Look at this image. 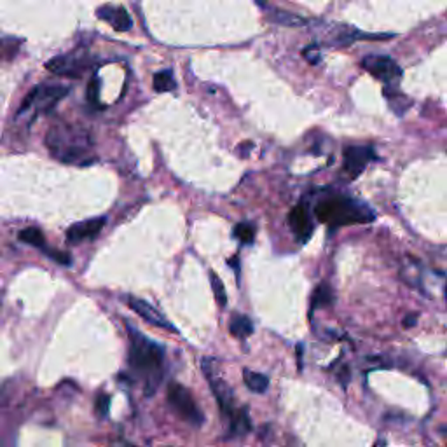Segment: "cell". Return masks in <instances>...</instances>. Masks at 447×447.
I'll return each mask as SVG.
<instances>
[{
	"mask_svg": "<svg viewBox=\"0 0 447 447\" xmlns=\"http://www.w3.org/2000/svg\"><path fill=\"white\" fill-rule=\"evenodd\" d=\"M46 145L67 165H88L93 154V137L79 124H55L46 135Z\"/></svg>",
	"mask_w": 447,
	"mask_h": 447,
	"instance_id": "cell-2",
	"label": "cell"
},
{
	"mask_svg": "<svg viewBox=\"0 0 447 447\" xmlns=\"http://www.w3.org/2000/svg\"><path fill=\"white\" fill-rule=\"evenodd\" d=\"M175 79H173L172 70H161L154 76V90L159 93H166V91L175 90Z\"/></svg>",
	"mask_w": 447,
	"mask_h": 447,
	"instance_id": "cell-19",
	"label": "cell"
},
{
	"mask_svg": "<svg viewBox=\"0 0 447 447\" xmlns=\"http://www.w3.org/2000/svg\"><path fill=\"white\" fill-rule=\"evenodd\" d=\"M289 224L292 227V231L296 233V236L301 241H308L313 234V222H311L310 212H308L306 205H297L290 210L289 214Z\"/></svg>",
	"mask_w": 447,
	"mask_h": 447,
	"instance_id": "cell-12",
	"label": "cell"
},
{
	"mask_svg": "<svg viewBox=\"0 0 447 447\" xmlns=\"http://www.w3.org/2000/svg\"><path fill=\"white\" fill-rule=\"evenodd\" d=\"M105 226V217L91 219V221L74 224L69 231H67V241L72 245L83 243L86 240H93L95 236L100 234V231Z\"/></svg>",
	"mask_w": 447,
	"mask_h": 447,
	"instance_id": "cell-11",
	"label": "cell"
},
{
	"mask_svg": "<svg viewBox=\"0 0 447 447\" xmlns=\"http://www.w3.org/2000/svg\"><path fill=\"white\" fill-rule=\"evenodd\" d=\"M69 95V88L56 86V84H41V86L34 88L25 98L23 105L18 111V116H23L27 112H34L35 116L39 114H46L51 109H55L60 104L62 98Z\"/></svg>",
	"mask_w": 447,
	"mask_h": 447,
	"instance_id": "cell-4",
	"label": "cell"
},
{
	"mask_svg": "<svg viewBox=\"0 0 447 447\" xmlns=\"http://www.w3.org/2000/svg\"><path fill=\"white\" fill-rule=\"evenodd\" d=\"M109 407H111V397L105 395V393H102V395H98L97 399V404H95V409H97V414L100 418H105L109 414Z\"/></svg>",
	"mask_w": 447,
	"mask_h": 447,
	"instance_id": "cell-24",
	"label": "cell"
},
{
	"mask_svg": "<svg viewBox=\"0 0 447 447\" xmlns=\"http://www.w3.org/2000/svg\"><path fill=\"white\" fill-rule=\"evenodd\" d=\"M130 334V365L135 374L145 379V393L154 395L163 379L165 348L142 334L138 329L126 324Z\"/></svg>",
	"mask_w": 447,
	"mask_h": 447,
	"instance_id": "cell-1",
	"label": "cell"
},
{
	"mask_svg": "<svg viewBox=\"0 0 447 447\" xmlns=\"http://www.w3.org/2000/svg\"><path fill=\"white\" fill-rule=\"evenodd\" d=\"M48 67L51 72L58 74V76H67V77H76L81 76L84 72V69L88 67V58L86 55H83L81 51L70 53V55L58 56V58L48 62Z\"/></svg>",
	"mask_w": 447,
	"mask_h": 447,
	"instance_id": "cell-9",
	"label": "cell"
},
{
	"mask_svg": "<svg viewBox=\"0 0 447 447\" xmlns=\"http://www.w3.org/2000/svg\"><path fill=\"white\" fill-rule=\"evenodd\" d=\"M128 304H130V308L135 311V313L140 315V317L144 318V320H147L149 324L156 325V327L166 329V331H170V332L177 331V329L173 327V325L170 324L168 320H166L165 315L159 313V311L156 310L152 304H149L147 301L138 299V297H130V299H128Z\"/></svg>",
	"mask_w": 447,
	"mask_h": 447,
	"instance_id": "cell-10",
	"label": "cell"
},
{
	"mask_svg": "<svg viewBox=\"0 0 447 447\" xmlns=\"http://www.w3.org/2000/svg\"><path fill=\"white\" fill-rule=\"evenodd\" d=\"M374 447H385V442H379V444H376Z\"/></svg>",
	"mask_w": 447,
	"mask_h": 447,
	"instance_id": "cell-27",
	"label": "cell"
},
{
	"mask_svg": "<svg viewBox=\"0 0 447 447\" xmlns=\"http://www.w3.org/2000/svg\"><path fill=\"white\" fill-rule=\"evenodd\" d=\"M243 379H245V385L248 386V390H252L254 393H264L269 386L268 376L259 374V372H254V371H248V369H245L243 371Z\"/></svg>",
	"mask_w": 447,
	"mask_h": 447,
	"instance_id": "cell-16",
	"label": "cell"
},
{
	"mask_svg": "<svg viewBox=\"0 0 447 447\" xmlns=\"http://www.w3.org/2000/svg\"><path fill=\"white\" fill-rule=\"evenodd\" d=\"M414 320H416V315H413V317H407L406 320H404V327H413Z\"/></svg>",
	"mask_w": 447,
	"mask_h": 447,
	"instance_id": "cell-26",
	"label": "cell"
},
{
	"mask_svg": "<svg viewBox=\"0 0 447 447\" xmlns=\"http://www.w3.org/2000/svg\"><path fill=\"white\" fill-rule=\"evenodd\" d=\"M269 21L278 25H285V27H301V25H306L308 20L306 18L299 16V14L289 13V11H280L275 9L271 14L268 16Z\"/></svg>",
	"mask_w": 447,
	"mask_h": 447,
	"instance_id": "cell-14",
	"label": "cell"
},
{
	"mask_svg": "<svg viewBox=\"0 0 447 447\" xmlns=\"http://www.w3.org/2000/svg\"><path fill=\"white\" fill-rule=\"evenodd\" d=\"M250 418H248V413L247 409H240L236 411V413L233 414V418H231V435H236V437H240V435H245L250 432Z\"/></svg>",
	"mask_w": 447,
	"mask_h": 447,
	"instance_id": "cell-17",
	"label": "cell"
},
{
	"mask_svg": "<svg viewBox=\"0 0 447 447\" xmlns=\"http://www.w3.org/2000/svg\"><path fill=\"white\" fill-rule=\"evenodd\" d=\"M44 254L48 255V257H51L55 262H58L60 266H70V264H72V257H70L69 254H65V252L49 250V248H46Z\"/></svg>",
	"mask_w": 447,
	"mask_h": 447,
	"instance_id": "cell-23",
	"label": "cell"
},
{
	"mask_svg": "<svg viewBox=\"0 0 447 447\" xmlns=\"http://www.w3.org/2000/svg\"><path fill=\"white\" fill-rule=\"evenodd\" d=\"M255 233H257V227L252 222H240L236 227H234V236L245 245L254 243L255 240Z\"/></svg>",
	"mask_w": 447,
	"mask_h": 447,
	"instance_id": "cell-20",
	"label": "cell"
},
{
	"mask_svg": "<svg viewBox=\"0 0 447 447\" xmlns=\"http://www.w3.org/2000/svg\"><path fill=\"white\" fill-rule=\"evenodd\" d=\"M362 67L367 70L371 76H374L376 79L383 81L386 86H397L402 77V69L399 67V63L395 60H392L390 56H378V55H369L362 60Z\"/></svg>",
	"mask_w": 447,
	"mask_h": 447,
	"instance_id": "cell-6",
	"label": "cell"
},
{
	"mask_svg": "<svg viewBox=\"0 0 447 447\" xmlns=\"http://www.w3.org/2000/svg\"><path fill=\"white\" fill-rule=\"evenodd\" d=\"M318 221L329 226H353L374 221V214L367 205L348 196H331L322 200L315 208Z\"/></svg>",
	"mask_w": 447,
	"mask_h": 447,
	"instance_id": "cell-3",
	"label": "cell"
},
{
	"mask_svg": "<svg viewBox=\"0 0 447 447\" xmlns=\"http://www.w3.org/2000/svg\"><path fill=\"white\" fill-rule=\"evenodd\" d=\"M210 283H212V289H214V294H215V299H217V303L221 304V306H226L227 304V296H226V289H224V283L222 280L219 278L215 273H210Z\"/></svg>",
	"mask_w": 447,
	"mask_h": 447,
	"instance_id": "cell-22",
	"label": "cell"
},
{
	"mask_svg": "<svg viewBox=\"0 0 447 447\" xmlns=\"http://www.w3.org/2000/svg\"><path fill=\"white\" fill-rule=\"evenodd\" d=\"M203 371L207 376L208 383H210V388L214 392L215 399H217L219 407L226 416H229V420L233 418V414L236 411L233 409V390L224 383V379L219 376L217 369H215V362L212 358H205L203 360Z\"/></svg>",
	"mask_w": 447,
	"mask_h": 447,
	"instance_id": "cell-7",
	"label": "cell"
},
{
	"mask_svg": "<svg viewBox=\"0 0 447 447\" xmlns=\"http://www.w3.org/2000/svg\"><path fill=\"white\" fill-rule=\"evenodd\" d=\"M98 18L104 21H107L109 25H112L114 30L117 32H128L133 27V20L130 18L128 11L124 7H112L105 6L98 9Z\"/></svg>",
	"mask_w": 447,
	"mask_h": 447,
	"instance_id": "cell-13",
	"label": "cell"
},
{
	"mask_svg": "<svg viewBox=\"0 0 447 447\" xmlns=\"http://www.w3.org/2000/svg\"><path fill=\"white\" fill-rule=\"evenodd\" d=\"M98 79H93V83L90 84V91H88V97H90L91 102H97L98 100Z\"/></svg>",
	"mask_w": 447,
	"mask_h": 447,
	"instance_id": "cell-25",
	"label": "cell"
},
{
	"mask_svg": "<svg viewBox=\"0 0 447 447\" xmlns=\"http://www.w3.org/2000/svg\"><path fill=\"white\" fill-rule=\"evenodd\" d=\"M376 159V152L371 145H350L344 149L343 170L350 179H357L365 166Z\"/></svg>",
	"mask_w": 447,
	"mask_h": 447,
	"instance_id": "cell-8",
	"label": "cell"
},
{
	"mask_svg": "<svg viewBox=\"0 0 447 447\" xmlns=\"http://www.w3.org/2000/svg\"><path fill=\"white\" fill-rule=\"evenodd\" d=\"M20 240L23 241V243H28L32 245V247H44V234H42L41 229H37V227H27V229L20 231Z\"/></svg>",
	"mask_w": 447,
	"mask_h": 447,
	"instance_id": "cell-21",
	"label": "cell"
},
{
	"mask_svg": "<svg viewBox=\"0 0 447 447\" xmlns=\"http://www.w3.org/2000/svg\"><path fill=\"white\" fill-rule=\"evenodd\" d=\"M229 332L238 339H245V337L252 336L254 332V324L248 317H243V315H234L233 320L229 324Z\"/></svg>",
	"mask_w": 447,
	"mask_h": 447,
	"instance_id": "cell-15",
	"label": "cell"
},
{
	"mask_svg": "<svg viewBox=\"0 0 447 447\" xmlns=\"http://www.w3.org/2000/svg\"><path fill=\"white\" fill-rule=\"evenodd\" d=\"M168 402L177 411V414L182 420H186L187 423L194 425V427H201L205 423L203 413L200 411L198 404L194 402L193 395H191V392L186 386L179 385V383H172L168 386Z\"/></svg>",
	"mask_w": 447,
	"mask_h": 447,
	"instance_id": "cell-5",
	"label": "cell"
},
{
	"mask_svg": "<svg viewBox=\"0 0 447 447\" xmlns=\"http://www.w3.org/2000/svg\"><path fill=\"white\" fill-rule=\"evenodd\" d=\"M332 290L329 285H320L317 290H315L313 297H311V310H318V308H325L331 306L332 304Z\"/></svg>",
	"mask_w": 447,
	"mask_h": 447,
	"instance_id": "cell-18",
	"label": "cell"
}]
</instances>
